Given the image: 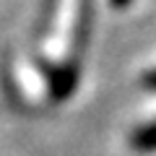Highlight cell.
I'll list each match as a JSON object with an SVG mask.
<instances>
[{"label": "cell", "instance_id": "3957f363", "mask_svg": "<svg viewBox=\"0 0 156 156\" xmlns=\"http://www.w3.org/2000/svg\"><path fill=\"white\" fill-rule=\"evenodd\" d=\"M143 83H146V89L156 91V68H154V70H148V73L143 76Z\"/></svg>", "mask_w": 156, "mask_h": 156}, {"label": "cell", "instance_id": "277c9868", "mask_svg": "<svg viewBox=\"0 0 156 156\" xmlns=\"http://www.w3.org/2000/svg\"><path fill=\"white\" fill-rule=\"evenodd\" d=\"M130 3H133V0H112V5H115V8H128Z\"/></svg>", "mask_w": 156, "mask_h": 156}, {"label": "cell", "instance_id": "6da1fadb", "mask_svg": "<svg viewBox=\"0 0 156 156\" xmlns=\"http://www.w3.org/2000/svg\"><path fill=\"white\" fill-rule=\"evenodd\" d=\"M78 86V70L73 65H62L52 73V81H50V91H52V99L62 101L76 91Z\"/></svg>", "mask_w": 156, "mask_h": 156}, {"label": "cell", "instance_id": "7a4b0ae2", "mask_svg": "<svg viewBox=\"0 0 156 156\" xmlns=\"http://www.w3.org/2000/svg\"><path fill=\"white\" fill-rule=\"evenodd\" d=\"M130 146H133V151H138V154H154L156 151V120L148 122V125H140L138 130H133Z\"/></svg>", "mask_w": 156, "mask_h": 156}]
</instances>
